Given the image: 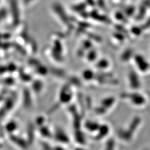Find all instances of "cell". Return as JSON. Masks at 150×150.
Returning <instances> with one entry per match:
<instances>
[{
  "mask_svg": "<svg viewBox=\"0 0 150 150\" xmlns=\"http://www.w3.org/2000/svg\"><path fill=\"white\" fill-rule=\"evenodd\" d=\"M50 128H48L46 125L42 126L40 128V133L42 137L45 138H48L50 137H53V133L50 131Z\"/></svg>",
  "mask_w": 150,
  "mask_h": 150,
  "instance_id": "6",
  "label": "cell"
},
{
  "mask_svg": "<svg viewBox=\"0 0 150 150\" xmlns=\"http://www.w3.org/2000/svg\"><path fill=\"white\" fill-rule=\"evenodd\" d=\"M18 123L15 120L9 121L5 126V129L6 131V132L8 133H10L11 135L14 134V133L16 132V131L18 129Z\"/></svg>",
  "mask_w": 150,
  "mask_h": 150,
  "instance_id": "4",
  "label": "cell"
},
{
  "mask_svg": "<svg viewBox=\"0 0 150 150\" xmlns=\"http://www.w3.org/2000/svg\"><path fill=\"white\" fill-rule=\"evenodd\" d=\"M84 128L89 132H95V131L98 130L100 127L96 122L88 121L84 123Z\"/></svg>",
  "mask_w": 150,
  "mask_h": 150,
  "instance_id": "5",
  "label": "cell"
},
{
  "mask_svg": "<svg viewBox=\"0 0 150 150\" xmlns=\"http://www.w3.org/2000/svg\"><path fill=\"white\" fill-rule=\"evenodd\" d=\"M67 89L66 90H63L61 93L59 94L58 97V105L59 106H62V105H64L69 103L71 101L73 98V95L71 92H68Z\"/></svg>",
  "mask_w": 150,
  "mask_h": 150,
  "instance_id": "2",
  "label": "cell"
},
{
  "mask_svg": "<svg viewBox=\"0 0 150 150\" xmlns=\"http://www.w3.org/2000/svg\"><path fill=\"white\" fill-rule=\"evenodd\" d=\"M36 125H39L40 127L42 126L46 125V118L44 116H40L38 118L36 119Z\"/></svg>",
  "mask_w": 150,
  "mask_h": 150,
  "instance_id": "7",
  "label": "cell"
},
{
  "mask_svg": "<svg viewBox=\"0 0 150 150\" xmlns=\"http://www.w3.org/2000/svg\"><path fill=\"white\" fill-rule=\"evenodd\" d=\"M52 150H66L64 147H63V145H59V146H56L54 148H53Z\"/></svg>",
  "mask_w": 150,
  "mask_h": 150,
  "instance_id": "8",
  "label": "cell"
},
{
  "mask_svg": "<svg viewBox=\"0 0 150 150\" xmlns=\"http://www.w3.org/2000/svg\"><path fill=\"white\" fill-rule=\"evenodd\" d=\"M53 137L61 145L68 144L70 143V139L67 133L62 128H57L53 133Z\"/></svg>",
  "mask_w": 150,
  "mask_h": 150,
  "instance_id": "1",
  "label": "cell"
},
{
  "mask_svg": "<svg viewBox=\"0 0 150 150\" xmlns=\"http://www.w3.org/2000/svg\"><path fill=\"white\" fill-rule=\"evenodd\" d=\"M73 150H86V149L83 148L82 147H77L76 148H74Z\"/></svg>",
  "mask_w": 150,
  "mask_h": 150,
  "instance_id": "9",
  "label": "cell"
},
{
  "mask_svg": "<svg viewBox=\"0 0 150 150\" xmlns=\"http://www.w3.org/2000/svg\"><path fill=\"white\" fill-rule=\"evenodd\" d=\"M10 136H11L10 138H11V142L13 144H15V146H16L18 148H20L23 150L28 149L29 145H28V143L26 140H25L24 139H23L21 138L17 137L15 134L10 135Z\"/></svg>",
  "mask_w": 150,
  "mask_h": 150,
  "instance_id": "3",
  "label": "cell"
}]
</instances>
